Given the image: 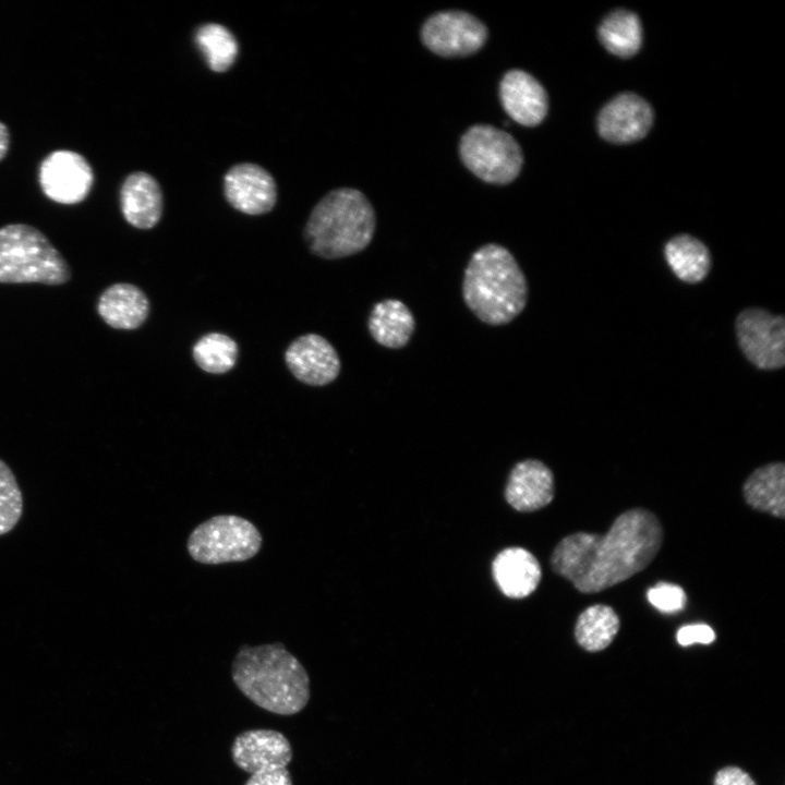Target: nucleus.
<instances>
[{"instance_id": "nucleus-4", "label": "nucleus", "mask_w": 785, "mask_h": 785, "mask_svg": "<svg viewBox=\"0 0 785 785\" xmlns=\"http://www.w3.org/2000/svg\"><path fill=\"white\" fill-rule=\"evenodd\" d=\"M375 212L366 196L351 188L328 192L305 225L310 250L324 258H342L363 251L375 233Z\"/></svg>"}, {"instance_id": "nucleus-8", "label": "nucleus", "mask_w": 785, "mask_h": 785, "mask_svg": "<svg viewBox=\"0 0 785 785\" xmlns=\"http://www.w3.org/2000/svg\"><path fill=\"white\" fill-rule=\"evenodd\" d=\"M487 28L474 15L458 10L431 15L421 28V39L432 52L446 57H467L486 43Z\"/></svg>"}, {"instance_id": "nucleus-7", "label": "nucleus", "mask_w": 785, "mask_h": 785, "mask_svg": "<svg viewBox=\"0 0 785 785\" xmlns=\"http://www.w3.org/2000/svg\"><path fill=\"white\" fill-rule=\"evenodd\" d=\"M459 154L464 166L491 184L512 182L523 165L517 141L506 131L488 124H475L461 136Z\"/></svg>"}, {"instance_id": "nucleus-5", "label": "nucleus", "mask_w": 785, "mask_h": 785, "mask_svg": "<svg viewBox=\"0 0 785 785\" xmlns=\"http://www.w3.org/2000/svg\"><path fill=\"white\" fill-rule=\"evenodd\" d=\"M70 278L67 261L40 230L26 224L0 228V283L59 286Z\"/></svg>"}, {"instance_id": "nucleus-25", "label": "nucleus", "mask_w": 785, "mask_h": 785, "mask_svg": "<svg viewBox=\"0 0 785 785\" xmlns=\"http://www.w3.org/2000/svg\"><path fill=\"white\" fill-rule=\"evenodd\" d=\"M195 43L209 69L214 72L227 71L237 59L238 41L234 35L221 24L201 25L195 33Z\"/></svg>"}, {"instance_id": "nucleus-29", "label": "nucleus", "mask_w": 785, "mask_h": 785, "mask_svg": "<svg viewBox=\"0 0 785 785\" xmlns=\"http://www.w3.org/2000/svg\"><path fill=\"white\" fill-rule=\"evenodd\" d=\"M676 639L683 647L697 642L710 644L715 640V632L709 625L692 624L680 627L677 631Z\"/></svg>"}, {"instance_id": "nucleus-11", "label": "nucleus", "mask_w": 785, "mask_h": 785, "mask_svg": "<svg viewBox=\"0 0 785 785\" xmlns=\"http://www.w3.org/2000/svg\"><path fill=\"white\" fill-rule=\"evenodd\" d=\"M224 193L234 209L247 215L266 214L277 201V185L273 176L251 162L234 165L226 172Z\"/></svg>"}, {"instance_id": "nucleus-12", "label": "nucleus", "mask_w": 785, "mask_h": 785, "mask_svg": "<svg viewBox=\"0 0 785 785\" xmlns=\"http://www.w3.org/2000/svg\"><path fill=\"white\" fill-rule=\"evenodd\" d=\"M230 752L233 763L249 774L287 768L293 758L288 738L278 730L267 728L240 733L235 736Z\"/></svg>"}, {"instance_id": "nucleus-20", "label": "nucleus", "mask_w": 785, "mask_h": 785, "mask_svg": "<svg viewBox=\"0 0 785 785\" xmlns=\"http://www.w3.org/2000/svg\"><path fill=\"white\" fill-rule=\"evenodd\" d=\"M367 327L378 345L389 349H400L410 341L415 329V319L403 302L386 299L373 306Z\"/></svg>"}, {"instance_id": "nucleus-3", "label": "nucleus", "mask_w": 785, "mask_h": 785, "mask_svg": "<svg viewBox=\"0 0 785 785\" xmlns=\"http://www.w3.org/2000/svg\"><path fill=\"white\" fill-rule=\"evenodd\" d=\"M462 297L483 323H510L526 307L528 283L514 255L503 245L488 243L471 256L462 279Z\"/></svg>"}, {"instance_id": "nucleus-1", "label": "nucleus", "mask_w": 785, "mask_h": 785, "mask_svg": "<svg viewBox=\"0 0 785 785\" xmlns=\"http://www.w3.org/2000/svg\"><path fill=\"white\" fill-rule=\"evenodd\" d=\"M659 518L648 509L620 514L604 535L576 532L551 555L552 569L582 593H597L645 569L663 542Z\"/></svg>"}, {"instance_id": "nucleus-22", "label": "nucleus", "mask_w": 785, "mask_h": 785, "mask_svg": "<svg viewBox=\"0 0 785 785\" xmlns=\"http://www.w3.org/2000/svg\"><path fill=\"white\" fill-rule=\"evenodd\" d=\"M664 253L669 267L683 281L696 283L706 277L711 265L710 253L698 239L688 234L677 235L666 243Z\"/></svg>"}, {"instance_id": "nucleus-19", "label": "nucleus", "mask_w": 785, "mask_h": 785, "mask_svg": "<svg viewBox=\"0 0 785 785\" xmlns=\"http://www.w3.org/2000/svg\"><path fill=\"white\" fill-rule=\"evenodd\" d=\"M97 312L110 327L131 330L138 328L147 318L149 302L138 287L118 282L106 288L100 294Z\"/></svg>"}, {"instance_id": "nucleus-31", "label": "nucleus", "mask_w": 785, "mask_h": 785, "mask_svg": "<svg viewBox=\"0 0 785 785\" xmlns=\"http://www.w3.org/2000/svg\"><path fill=\"white\" fill-rule=\"evenodd\" d=\"M715 785H756L752 778L736 766L720 770L715 776Z\"/></svg>"}, {"instance_id": "nucleus-30", "label": "nucleus", "mask_w": 785, "mask_h": 785, "mask_svg": "<svg viewBox=\"0 0 785 785\" xmlns=\"http://www.w3.org/2000/svg\"><path fill=\"white\" fill-rule=\"evenodd\" d=\"M244 785H293L287 768H275L252 773Z\"/></svg>"}, {"instance_id": "nucleus-14", "label": "nucleus", "mask_w": 785, "mask_h": 785, "mask_svg": "<svg viewBox=\"0 0 785 785\" xmlns=\"http://www.w3.org/2000/svg\"><path fill=\"white\" fill-rule=\"evenodd\" d=\"M653 122L649 104L631 93L616 96L601 110L597 128L602 137L614 143H630L642 138Z\"/></svg>"}, {"instance_id": "nucleus-32", "label": "nucleus", "mask_w": 785, "mask_h": 785, "mask_svg": "<svg viewBox=\"0 0 785 785\" xmlns=\"http://www.w3.org/2000/svg\"><path fill=\"white\" fill-rule=\"evenodd\" d=\"M10 146V133L8 126L0 121V160L8 154Z\"/></svg>"}, {"instance_id": "nucleus-27", "label": "nucleus", "mask_w": 785, "mask_h": 785, "mask_svg": "<svg viewBox=\"0 0 785 785\" xmlns=\"http://www.w3.org/2000/svg\"><path fill=\"white\" fill-rule=\"evenodd\" d=\"M23 494L12 469L0 459V536L10 533L23 515Z\"/></svg>"}, {"instance_id": "nucleus-17", "label": "nucleus", "mask_w": 785, "mask_h": 785, "mask_svg": "<svg viewBox=\"0 0 785 785\" xmlns=\"http://www.w3.org/2000/svg\"><path fill=\"white\" fill-rule=\"evenodd\" d=\"M120 205L124 219L133 227H155L164 209L162 191L158 181L144 171L130 173L121 185Z\"/></svg>"}, {"instance_id": "nucleus-15", "label": "nucleus", "mask_w": 785, "mask_h": 785, "mask_svg": "<svg viewBox=\"0 0 785 785\" xmlns=\"http://www.w3.org/2000/svg\"><path fill=\"white\" fill-rule=\"evenodd\" d=\"M499 98L508 116L524 126L540 124L547 113L548 99L544 87L521 70L505 73L499 83Z\"/></svg>"}, {"instance_id": "nucleus-28", "label": "nucleus", "mask_w": 785, "mask_h": 785, "mask_svg": "<svg viewBox=\"0 0 785 785\" xmlns=\"http://www.w3.org/2000/svg\"><path fill=\"white\" fill-rule=\"evenodd\" d=\"M649 603L662 613L681 611L687 602L684 589L674 583L659 582L647 591Z\"/></svg>"}, {"instance_id": "nucleus-6", "label": "nucleus", "mask_w": 785, "mask_h": 785, "mask_svg": "<svg viewBox=\"0 0 785 785\" xmlns=\"http://www.w3.org/2000/svg\"><path fill=\"white\" fill-rule=\"evenodd\" d=\"M262 543L261 532L250 520L235 515H217L190 533L186 548L193 560L219 565L253 558Z\"/></svg>"}, {"instance_id": "nucleus-18", "label": "nucleus", "mask_w": 785, "mask_h": 785, "mask_svg": "<svg viewBox=\"0 0 785 785\" xmlns=\"http://www.w3.org/2000/svg\"><path fill=\"white\" fill-rule=\"evenodd\" d=\"M493 578L503 594L523 599L538 588L542 570L535 556L523 547H507L492 563Z\"/></svg>"}, {"instance_id": "nucleus-21", "label": "nucleus", "mask_w": 785, "mask_h": 785, "mask_svg": "<svg viewBox=\"0 0 785 785\" xmlns=\"http://www.w3.org/2000/svg\"><path fill=\"white\" fill-rule=\"evenodd\" d=\"M742 494L753 509L785 517V466L772 462L756 469L745 481Z\"/></svg>"}, {"instance_id": "nucleus-2", "label": "nucleus", "mask_w": 785, "mask_h": 785, "mask_svg": "<svg viewBox=\"0 0 785 785\" xmlns=\"http://www.w3.org/2000/svg\"><path fill=\"white\" fill-rule=\"evenodd\" d=\"M231 677L250 701L274 714L294 715L311 698L307 672L281 642L241 645Z\"/></svg>"}, {"instance_id": "nucleus-16", "label": "nucleus", "mask_w": 785, "mask_h": 785, "mask_svg": "<svg viewBox=\"0 0 785 785\" xmlns=\"http://www.w3.org/2000/svg\"><path fill=\"white\" fill-rule=\"evenodd\" d=\"M554 476L540 460L527 459L511 470L505 490L508 504L518 511H535L554 497Z\"/></svg>"}, {"instance_id": "nucleus-23", "label": "nucleus", "mask_w": 785, "mask_h": 785, "mask_svg": "<svg viewBox=\"0 0 785 785\" xmlns=\"http://www.w3.org/2000/svg\"><path fill=\"white\" fill-rule=\"evenodd\" d=\"M619 626V617L611 606L595 604L583 609L578 616L575 637L581 648L596 652L611 644Z\"/></svg>"}, {"instance_id": "nucleus-9", "label": "nucleus", "mask_w": 785, "mask_h": 785, "mask_svg": "<svg viewBox=\"0 0 785 785\" xmlns=\"http://www.w3.org/2000/svg\"><path fill=\"white\" fill-rule=\"evenodd\" d=\"M738 343L747 359L761 370L785 363V321L762 309H747L736 319Z\"/></svg>"}, {"instance_id": "nucleus-10", "label": "nucleus", "mask_w": 785, "mask_h": 785, "mask_svg": "<svg viewBox=\"0 0 785 785\" xmlns=\"http://www.w3.org/2000/svg\"><path fill=\"white\" fill-rule=\"evenodd\" d=\"M38 180L44 194L53 202L73 205L84 201L94 183L89 162L81 154L59 149L41 161Z\"/></svg>"}, {"instance_id": "nucleus-13", "label": "nucleus", "mask_w": 785, "mask_h": 785, "mask_svg": "<svg viewBox=\"0 0 785 785\" xmlns=\"http://www.w3.org/2000/svg\"><path fill=\"white\" fill-rule=\"evenodd\" d=\"M285 358L292 374L307 385H327L340 372L337 351L328 340L316 334L297 338L288 347Z\"/></svg>"}, {"instance_id": "nucleus-26", "label": "nucleus", "mask_w": 785, "mask_h": 785, "mask_svg": "<svg viewBox=\"0 0 785 785\" xmlns=\"http://www.w3.org/2000/svg\"><path fill=\"white\" fill-rule=\"evenodd\" d=\"M238 346L229 336L210 333L193 347V358L205 372L221 374L231 370L237 361Z\"/></svg>"}, {"instance_id": "nucleus-24", "label": "nucleus", "mask_w": 785, "mask_h": 785, "mask_svg": "<svg viewBox=\"0 0 785 785\" xmlns=\"http://www.w3.org/2000/svg\"><path fill=\"white\" fill-rule=\"evenodd\" d=\"M603 46L612 53L627 58L635 55L642 39L641 24L636 14L627 10L609 13L599 27Z\"/></svg>"}]
</instances>
